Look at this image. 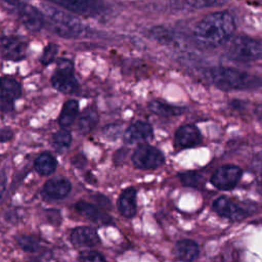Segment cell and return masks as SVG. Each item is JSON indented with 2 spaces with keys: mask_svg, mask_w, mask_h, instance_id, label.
<instances>
[{
  "mask_svg": "<svg viewBox=\"0 0 262 262\" xmlns=\"http://www.w3.org/2000/svg\"><path fill=\"white\" fill-rule=\"evenodd\" d=\"M120 133V129L117 125H108L104 129V135L108 138H116Z\"/></svg>",
  "mask_w": 262,
  "mask_h": 262,
  "instance_id": "cell-30",
  "label": "cell"
},
{
  "mask_svg": "<svg viewBox=\"0 0 262 262\" xmlns=\"http://www.w3.org/2000/svg\"><path fill=\"white\" fill-rule=\"evenodd\" d=\"M185 1L191 7L196 9H202V8L222 5L229 0H185Z\"/></svg>",
  "mask_w": 262,
  "mask_h": 262,
  "instance_id": "cell-27",
  "label": "cell"
},
{
  "mask_svg": "<svg viewBox=\"0 0 262 262\" xmlns=\"http://www.w3.org/2000/svg\"><path fill=\"white\" fill-rule=\"evenodd\" d=\"M178 177L183 186L186 187H193V188H201L205 184V179L202 174L195 171H187L178 174Z\"/></svg>",
  "mask_w": 262,
  "mask_h": 262,
  "instance_id": "cell-24",
  "label": "cell"
},
{
  "mask_svg": "<svg viewBox=\"0 0 262 262\" xmlns=\"http://www.w3.org/2000/svg\"><path fill=\"white\" fill-rule=\"evenodd\" d=\"M243 176V170L235 165H223L215 170L210 178L211 184L219 190L233 189Z\"/></svg>",
  "mask_w": 262,
  "mask_h": 262,
  "instance_id": "cell-7",
  "label": "cell"
},
{
  "mask_svg": "<svg viewBox=\"0 0 262 262\" xmlns=\"http://www.w3.org/2000/svg\"><path fill=\"white\" fill-rule=\"evenodd\" d=\"M56 165L55 158L49 152H42L34 162L35 170L42 176L52 174L56 169Z\"/></svg>",
  "mask_w": 262,
  "mask_h": 262,
  "instance_id": "cell-20",
  "label": "cell"
},
{
  "mask_svg": "<svg viewBox=\"0 0 262 262\" xmlns=\"http://www.w3.org/2000/svg\"><path fill=\"white\" fill-rule=\"evenodd\" d=\"M17 15L23 25L30 31L37 32L44 26V17L42 12L32 5H21L16 8Z\"/></svg>",
  "mask_w": 262,
  "mask_h": 262,
  "instance_id": "cell-15",
  "label": "cell"
},
{
  "mask_svg": "<svg viewBox=\"0 0 262 262\" xmlns=\"http://www.w3.org/2000/svg\"><path fill=\"white\" fill-rule=\"evenodd\" d=\"M79 262H107L97 251H83L79 255Z\"/></svg>",
  "mask_w": 262,
  "mask_h": 262,
  "instance_id": "cell-28",
  "label": "cell"
},
{
  "mask_svg": "<svg viewBox=\"0 0 262 262\" xmlns=\"http://www.w3.org/2000/svg\"><path fill=\"white\" fill-rule=\"evenodd\" d=\"M98 122V115L94 110H86L82 113L77 122V130L80 133H88Z\"/></svg>",
  "mask_w": 262,
  "mask_h": 262,
  "instance_id": "cell-23",
  "label": "cell"
},
{
  "mask_svg": "<svg viewBox=\"0 0 262 262\" xmlns=\"http://www.w3.org/2000/svg\"><path fill=\"white\" fill-rule=\"evenodd\" d=\"M150 112L161 117H173L178 116L184 112L183 107H179L173 104H169L167 102L161 100L150 101L148 104Z\"/></svg>",
  "mask_w": 262,
  "mask_h": 262,
  "instance_id": "cell-22",
  "label": "cell"
},
{
  "mask_svg": "<svg viewBox=\"0 0 262 262\" xmlns=\"http://www.w3.org/2000/svg\"><path fill=\"white\" fill-rule=\"evenodd\" d=\"M175 257L182 262H194L200 255L199 245L191 239H180L174 246Z\"/></svg>",
  "mask_w": 262,
  "mask_h": 262,
  "instance_id": "cell-19",
  "label": "cell"
},
{
  "mask_svg": "<svg viewBox=\"0 0 262 262\" xmlns=\"http://www.w3.org/2000/svg\"><path fill=\"white\" fill-rule=\"evenodd\" d=\"M5 188H6V180L4 177H0V200L5 191Z\"/></svg>",
  "mask_w": 262,
  "mask_h": 262,
  "instance_id": "cell-33",
  "label": "cell"
},
{
  "mask_svg": "<svg viewBox=\"0 0 262 262\" xmlns=\"http://www.w3.org/2000/svg\"><path fill=\"white\" fill-rule=\"evenodd\" d=\"M52 86L59 92L70 94L78 90V81L74 74V64L71 60L58 59L56 70L51 77Z\"/></svg>",
  "mask_w": 262,
  "mask_h": 262,
  "instance_id": "cell-5",
  "label": "cell"
},
{
  "mask_svg": "<svg viewBox=\"0 0 262 262\" xmlns=\"http://www.w3.org/2000/svg\"><path fill=\"white\" fill-rule=\"evenodd\" d=\"M78 110H79V104H78L77 100L70 99V100L66 101L62 105L61 112L58 117L59 125L63 128L71 126L74 123V121L76 120Z\"/></svg>",
  "mask_w": 262,
  "mask_h": 262,
  "instance_id": "cell-21",
  "label": "cell"
},
{
  "mask_svg": "<svg viewBox=\"0 0 262 262\" xmlns=\"http://www.w3.org/2000/svg\"><path fill=\"white\" fill-rule=\"evenodd\" d=\"M57 51H58V47L55 44H53V43L48 44L45 47V49L43 51V54H42V56L40 58L41 62L43 64H49L50 62H52L55 59Z\"/></svg>",
  "mask_w": 262,
  "mask_h": 262,
  "instance_id": "cell-29",
  "label": "cell"
},
{
  "mask_svg": "<svg viewBox=\"0 0 262 262\" xmlns=\"http://www.w3.org/2000/svg\"><path fill=\"white\" fill-rule=\"evenodd\" d=\"M12 131L9 128L0 129V142H6L12 138Z\"/></svg>",
  "mask_w": 262,
  "mask_h": 262,
  "instance_id": "cell-31",
  "label": "cell"
},
{
  "mask_svg": "<svg viewBox=\"0 0 262 262\" xmlns=\"http://www.w3.org/2000/svg\"><path fill=\"white\" fill-rule=\"evenodd\" d=\"M134 167L141 170H154L163 165L165 158L160 149L149 144H140L131 156Z\"/></svg>",
  "mask_w": 262,
  "mask_h": 262,
  "instance_id": "cell-6",
  "label": "cell"
},
{
  "mask_svg": "<svg viewBox=\"0 0 262 262\" xmlns=\"http://www.w3.org/2000/svg\"><path fill=\"white\" fill-rule=\"evenodd\" d=\"M137 191L134 187L125 188L118 199V210L125 218H133L137 212Z\"/></svg>",
  "mask_w": 262,
  "mask_h": 262,
  "instance_id": "cell-18",
  "label": "cell"
},
{
  "mask_svg": "<svg viewBox=\"0 0 262 262\" xmlns=\"http://www.w3.org/2000/svg\"><path fill=\"white\" fill-rule=\"evenodd\" d=\"M17 243L21 250L28 253H35L40 248L39 241L32 235H20L17 237Z\"/></svg>",
  "mask_w": 262,
  "mask_h": 262,
  "instance_id": "cell-26",
  "label": "cell"
},
{
  "mask_svg": "<svg viewBox=\"0 0 262 262\" xmlns=\"http://www.w3.org/2000/svg\"><path fill=\"white\" fill-rule=\"evenodd\" d=\"M40 11L44 17V24L62 38H78L85 32L84 25L72 13L48 5H45Z\"/></svg>",
  "mask_w": 262,
  "mask_h": 262,
  "instance_id": "cell-2",
  "label": "cell"
},
{
  "mask_svg": "<svg viewBox=\"0 0 262 262\" xmlns=\"http://www.w3.org/2000/svg\"><path fill=\"white\" fill-rule=\"evenodd\" d=\"M20 96V86L12 78L2 77L0 78V103L1 106H11L13 101Z\"/></svg>",
  "mask_w": 262,
  "mask_h": 262,
  "instance_id": "cell-16",
  "label": "cell"
},
{
  "mask_svg": "<svg viewBox=\"0 0 262 262\" xmlns=\"http://www.w3.org/2000/svg\"><path fill=\"white\" fill-rule=\"evenodd\" d=\"M71 141H72V135L66 129H61L56 133H54L53 135V146L59 152H62L66 149H68V147L71 144Z\"/></svg>",
  "mask_w": 262,
  "mask_h": 262,
  "instance_id": "cell-25",
  "label": "cell"
},
{
  "mask_svg": "<svg viewBox=\"0 0 262 262\" xmlns=\"http://www.w3.org/2000/svg\"><path fill=\"white\" fill-rule=\"evenodd\" d=\"M71 243L76 247L92 248L100 244V237L97 231L89 226H78L71 231Z\"/></svg>",
  "mask_w": 262,
  "mask_h": 262,
  "instance_id": "cell-14",
  "label": "cell"
},
{
  "mask_svg": "<svg viewBox=\"0 0 262 262\" xmlns=\"http://www.w3.org/2000/svg\"><path fill=\"white\" fill-rule=\"evenodd\" d=\"M152 137V127L144 121L132 123L124 133V141L127 144H144Z\"/></svg>",
  "mask_w": 262,
  "mask_h": 262,
  "instance_id": "cell-10",
  "label": "cell"
},
{
  "mask_svg": "<svg viewBox=\"0 0 262 262\" xmlns=\"http://www.w3.org/2000/svg\"><path fill=\"white\" fill-rule=\"evenodd\" d=\"M207 78L218 88L224 90H241L258 86L259 79L237 69L216 67L207 72Z\"/></svg>",
  "mask_w": 262,
  "mask_h": 262,
  "instance_id": "cell-3",
  "label": "cell"
},
{
  "mask_svg": "<svg viewBox=\"0 0 262 262\" xmlns=\"http://www.w3.org/2000/svg\"><path fill=\"white\" fill-rule=\"evenodd\" d=\"M75 208L80 213V215H82L84 218H86L91 222L101 224V225L114 224L113 218L108 214L100 210L97 206L90 204L86 201H83V200L78 201L75 204Z\"/></svg>",
  "mask_w": 262,
  "mask_h": 262,
  "instance_id": "cell-12",
  "label": "cell"
},
{
  "mask_svg": "<svg viewBox=\"0 0 262 262\" xmlns=\"http://www.w3.org/2000/svg\"><path fill=\"white\" fill-rule=\"evenodd\" d=\"M227 53L239 61H254L262 58V43L250 37L239 36L229 42Z\"/></svg>",
  "mask_w": 262,
  "mask_h": 262,
  "instance_id": "cell-4",
  "label": "cell"
},
{
  "mask_svg": "<svg viewBox=\"0 0 262 262\" xmlns=\"http://www.w3.org/2000/svg\"><path fill=\"white\" fill-rule=\"evenodd\" d=\"M260 184H261V189H262V178H261V183Z\"/></svg>",
  "mask_w": 262,
  "mask_h": 262,
  "instance_id": "cell-34",
  "label": "cell"
},
{
  "mask_svg": "<svg viewBox=\"0 0 262 262\" xmlns=\"http://www.w3.org/2000/svg\"><path fill=\"white\" fill-rule=\"evenodd\" d=\"M235 30V21L227 11L213 12L200 20L193 31L195 41L207 47L225 43Z\"/></svg>",
  "mask_w": 262,
  "mask_h": 262,
  "instance_id": "cell-1",
  "label": "cell"
},
{
  "mask_svg": "<svg viewBox=\"0 0 262 262\" xmlns=\"http://www.w3.org/2000/svg\"><path fill=\"white\" fill-rule=\"evenodd\" d=\"M212 209L219 216L229 219L230 221H242L250 214L246 208L239 206V204L224 195H221L213 201Z\"/></svg>",
  "mask_w": 262,
  "mask_h": 262,
  "instance_id": "cell-8",
  "label": "cell"
},
{
  "mask_svg": "<svg viewBox=\"0 0 262 262\" xmlns=\"http://www.w3.org/2000/svg\"><path fill=\"white\" fill-rule=\"evenodd\" d=\"M27 43L16 36H5L0 40V52L5 59L18 61L26 56Z\"/></svg>",
  "mask_w": 262,
  "mask_h": 262,
  "instance_id": "cell-9",
  "label": "cell"
},
{
  "mask_svg": "<svg viewBox=\"0 0 262 262\" xmlns=\"http://www.w3.org/2000/svg\"><path fill=\"white\" fill-rule=\"evenodd\" d=\"M202 142V135L196 126L186 124L175 132V143L180 148H190L198 146Z\"/></svg>",
  "mask_w": 262,
  "mask_h": 262,
  "instance_id": "cell-13",
  "label": "cell"
},
{
  "mask_svg": "<svg viewBox=\"0 0 262 262\" xmlns=\"http://www.w3.org/2000/svg\"><path fill=\"white\" fill-rule=\"evenodd\" d=\"M64 9L79 14H94L100 11V0H48Z\"/></svg>",
  "mask_w": 262,
  "mask_h": 262,
  "instance_id": "cell-11",
  "label": "cell"
},
{
  "mask_svg": "<svg viewBox=\"0 0 262 262\" xmlns=\"http://www.w3.org/2000/svg\"><path fill=\"white\" fill-rule=\"evenodd\" d=\"M72 184L66 178L49 179L43 186V194L50 200H62L71 191Z\"/></svg>",
  "mask_w": 262,
  "mask_h": 262,
  "instance_id": "cell-17",
  "label": "cell"
},
{
  "mask_svg": "<svg viewBox=\"0 0 262 262\" xmlns=\"http://www.w3.org/2000/svg\"><path fill=\"white\" fill-rule=\"evenodd\" d=\"M2 1H3L4 3H6L7 5H9V6H12V7L17 8V7L21 6V5L27 4V2H28L29 0H2Z\"/></svg>",
  "mask_w": 262,
  "mask_h": 262,
  "instance_id": "cell-32",
  "label": "cell"
}]
</instances>
